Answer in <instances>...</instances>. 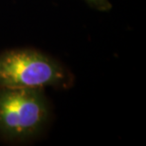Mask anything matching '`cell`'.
Masks as SVG:
<instances>
[{"mask_svg": "<svg viewBox=\"0 0 146 146\" xmlns=\"http://www.w3.org/2000/svg\"><path fill=\"white\" fill-rule=\"evenodd\" d=\"M72 76L57 60L33 48L0 53V87L44 89L68 88Z\"/></svg>", "mask_w": 146, "mask_h": 146, "instance_id": "1", "label": "cell"}, {"mask_svg": "<svg viewBox=\"0 0 146 146\" xmlns=\"http://www.w3.org/2000/svg\"><path fill=\"white\" fill-rule=\"evenodd\" d=\"M50 116L42 89L0 87V137L23 141L35 138L46 126Z\"/></svg>", "mask_w": 146, "mask_h": 146, "instance_id": "2", "label": "cell"}, {"mask_svg": "<svg viewBox=\"0 0 146 146\" xmlns=\"http://www.w3.org/2000/svg\"><path fill=\"white\" fill-rule=\"evenodd\" d=\"M86 1L92 7H99L104 2V0H86Z\"/></svg>", "mask_w": 146, "mask_h": 146, "instance_id": "3", "label": "cell"}]
</instances>
